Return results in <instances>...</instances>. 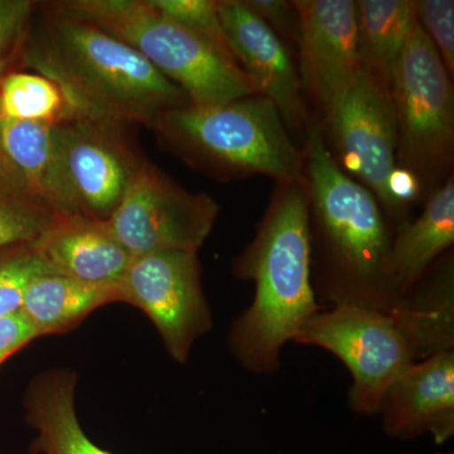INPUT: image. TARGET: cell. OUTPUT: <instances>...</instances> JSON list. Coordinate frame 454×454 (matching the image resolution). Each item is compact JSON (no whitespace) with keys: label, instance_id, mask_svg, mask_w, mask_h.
<instances>
[{"label":"cell","instance_id":"13","mask_svg":"<svg viewBox=\"0 0 454 454\" xmlns=\"http://www.w3.org/2000/svg\"><path fill=\"white\" fill-rule=\"evenodd\" d=\"M300 17L298 59L304 91L327 109L361 70L354 0H294Z\"/></svg>","mask_w":454,"mask_h":454},{"label":"cell","instance_id":"2","mask_svg":"<svg viewBox=\"0 0 454 454\" xmlns=\"http://www.w3.org/2000/svg\"><path fill=\"white\" fill-rule=\"evenodd\" d=\"M306 134L304 176L317 301L325 309L390 312L403 298L389 274L395 231L375 196L340 168L321 122H310Z\"/></svg>","mask_w":454,"mask_h":454},{"label":"cell","instance_id":"7","mask_svg":"<svg viewBox=\"0 0 454 454\" xmlns=\"http://www.w3.org/2000/svg\"><path fill=\"white\" fill-rule=\"evenodd\" d=\"M391 92L396 113V166L411 170L423 191L435 190L453 175V83L418 20L394 71Z\"/></svg>","mask_w":454,"mask_h":454},{"label":"cell","instance_id":"18","mask_svg":"<svg viewBox=\"0 0 454 454\" xmlns=\"http://www.w3.org/2000/svg\"><path fill=\"white\" fill-rule=\"evenodd\" d=\"M114 301H121L118 284H90L43 274L27 286L20 312L42 337L67 333L90 313Z\"/></svg>","mask_w":454,"mask_h":454},{"label":"cell","instance_id":"9","mask_svg":"<svg viewBox=\"0 0 454 454\" xmlns=\"http://www.w3.org/2000/svg\"><path fill=\"white\" fill-rule=\"evenodd\" d=\"M220 206L192 193L153 164L133 176L107 225L133 258L164 252L197 253L210 236Z\"/></svg>","mask_w":454,"mask_h":454},{"label":"cell","instance_id":"10","mask_svg":"<svg viewBox=\"0 0 454 454\" xmlns=\"http://www.w3.org/2000/svg\"><path fill=\"white\" fill-rule=\"evenodd\" d=\"M66 212L109 220L145 160L124 125L71 119L55 125Z\"/></svg>","mask_w":454,"mask_h":454},{"label":"cell","instance_id":"21","mask_svg":"<svg viewBox=\"0 0 454 454\" xmlns=\"http://www.w3.org/2000/svg\"><path fill=\"white\" fill-rule=\"evenodd\" d=\"M59 216L29 192L5 155L0 158V250L35 243Z\"/></svg>","mask_w":454,"mask_h":454},{"label":"cell","instance_id":"23","mask_svg":"<svg viewBox=\"0 0 454 454\" xmlns=\"http://www.w3.org/2000/svg\"><path fill=\"white\" fill-rule=\"evenodd\" d=\"M53 274L31 244L0 250V318L20 312L33 278Z\"/></svg>","mask_w":454,"mask_h":454},{"label":"cell","instance_id":"17","mask_svg":"<svg viewBox=\"0 0 454 454\" xmlns=\"http://www.w3.org/2000/svg\"><path fill=\"white\" fill-rule=\"evenodd\" d=\"M76 376L50 372L35 379L26 397L27 417L37 438L35 454H110L90 441L74 409Z\"/></svg>","mask_w":454,"mask_h":454},{"label":"cell","instance_id":"15","mask_svg":"<svg viewBox=\"0 0 454 454\" xmlns=\"http://www.w3.org/2000/svg\"><path fill=\"white\" fill-rule=\"evenodd\" d=\"M53 274L90 284H118L133 256L106 221L83 215L59 216L31 244Z\"/></svg>","mask_w":454,"mask_h":454},{"label":"cell","instance_id":"6","mask_svg":"<svg viewBox=\"0 0 454 454\" xmlns=\"http://www.w3.org/2000/svg\"><path fill=\"white\" fill-rule=\"evenodd\" d=\"M55 4L129 44L184 90L191 106H223L256 94L230 51L169 20L149 0H71Z\"/></svg>","mask_w":454,"mask_h":454},{"label":"cell","instance_id":"25","mask_svg":"<svg viewBox=\"0 0 454 454\" xmlns=\"http://www.w3.org/2000/svg\"><path fill=\"white\" fill-rule=\"evenodd\" d=\"M418 22L450 77L454 74V2L453 0H414Z\"/></svg>","mask_w":454,"mask_h":454},{"label":"cell","instance_id":"14","mask_svg":"<svg viewBox=\"0 0 454 454\" xmlns=\"http://www.w3.org/2000/svg\"><path fill=\"white\" fill-rule=\"evenodd\" d=\"M385 434L400 442L454 434V349L415 363L391 382L380 411Z\"/></svg>","mask_w":454,"mask_h":454},{"label":"cell","instance_id":"27","mask_svg":"<svg viewBox=\"0 0 454 454\" xmlns=\"http://www.w3.org/2000/svg\"><path fill=\"white\" fill-rule=\"evenodd\" d=\"M255 16L267 23L278 37L289 47L298 50L300 42V17L293 2L286 0H243Z\"/></svg>","mask_w":454,"mask_h":454},{"label":"cell","instance_id":"24","mask_svg":"<svg viewBox=\"0 0 454 454\" xmlns=\"http://www.w3.org/2000/svg\"><path fill=\"white\" fill-rule=\"evenodd\" d=\"M149 3L178 25L211 41L221 49L230 51L215 0H149Z\"/></svg>","mask_w":454,"mask_h":454},{"label":"cell","instance_id":"22","mask_svg":"<svg viewBox=\"0 0 454 454\" xmlns=\"http://www.w3.org/2000/svg\"><path fill=\"white\" fill-rule=\"evenodd\" d=\"M0 116L50 125L73 119L61 90L42 74L29 73L0 77Z\"/></svg>","mask_w":454,"mask_h":454},{"label":"cell","instance_id":"29","mask_svg":"<svg viewBox=\"0 0 454 454\" xmlns=\"http://www.w3.org/2000/svg\"><path fill=\"white\" fill-rule=\"evenodd\" d=\"M0 121H2V116H0ZM3 157H4V154H3L2 145H0V158H3Z\"/></svg>","mask_w":454,"mask_h":454},{"label":"cell","instance_id":"4","mask_svg":"<svg viewBox=\"0 0 454 454\" xmlns=\"http://www.w3.org/2000/svg\"><path fill=\"white\" fill-rule=\"evenodd\" d=\"M232 273L253 282L255 294L230 325V352L247 372L274 375L280 370L284 345L325 309L312 286L306 184H277L255 236L234 260Z\"/></svg>","mask_w":454,"mask_h":454},{"label":"cell","instance_id":"30","mask_svg":"<svg viewBox=\"0 0 454 454\" xmlns=\"http://www.w3.org/2000/svg\"><path fill=\"white\" fill-rule=\"evenodd\" d=\"M441 454H442V453H441ZM450 454H452V453H450Z\"/></svg>","mask_w":454,"mask_h":454},{"label":"cell","instance_id":"16","mask_svg":"<svg viewBox=\"0 0 454 454\" xmlns=\"http://www.w3.org/2000/svg\"><path fill=\"white\" fill-rule=\"evenodd\" d=\"M454 243L453 175L430 192L420 216L396 230L389 274L402 297L411 291Z\"/></svg>","mask_w":454,"mask_h":454},{"label":"cell","instance_id":"1","mask_svg":"<svg viewBox=\"0 0 454 454\" xmlns=\"http://www.w3.org/2000/svg\"><path fill=\"white\" fill-rule=\"evenodd\" d=\"M293 342L334 355L352 376L348 405L372 417L409 366L454 349L453 255L438 260L390 312L336 306L319 310Z\"/></svg>","mask_w":454,"mask_h":454},{"label":"cell","instance_id":"5","mask_svg":"<svg viewBox=\"0 0 454 454\" xmlns=\"http://www.w3.org/2000/svg\"><path fill=\"white\" fill-rule=\"evenodd\" d=\"M153 129L172 153L221 181L264 176L277 184H306L303 149L262 95L178 107L163 114Z\"/></svg>","mask_w":454,"mask_h":454},{"label":"cell","instance_id":"11","mask_svg":"<svg viewBox=\"0 0 454 454\" xmlns=\"http://www.w3.org/2000/svg\"><path fill=\"white\" fill-rule=\"evenodd\" d=\"M121 301L149 317L173 360L184 364L193 343L212 328L197 253L137 256L118 283Z\"/></svg>","mask_w":454,"mask_h":454},{"label":"cell","instance_id":"28","mask_svg":"<svg viewBox=\"0 0 454 454\" xmlns=\"http://www.w3.org/2000/svg\"><path fill=\"white\" fill-rule=\"evenodd\" d=\"M37 339V333L22 313L17 312L0 318V365L12 355Z\"/></svg>","mask_w":454,"mask_h":454},{"label":"cell","instance_id":"20","mask_svg":"<svg viewBox=\"0 0 454 454\" xmlns=\"http://www.w3.org/2000/svg\"><path fill=\"white\" fill-rule=\"evenodd\" d=\"M355 5L361 68L391 85L394 71L417 20L414 0H357Z\"/></svg>","mask_w":454,"mask_h":454},{"label":"cell","instance_id":"12","mask_svg":"<svg viewBox=\"0 0 454 454\" xmlns=\"http://www.w3.org/2000/svg\"><path fill=\"white\" fill-rule=\"evenodd\" d=\"M217 9L230 52L256 94L273 103L288 130L307 131L312 121L292 51L243 0H219Z\"/></svg>","mask_w":454,"mask_h":454},{"label":"cell","instance_id":"26","mask_svg":"<svg viewBox=\"0 0 454 454\" xmlns=\"http://www.w3.org/2000/svg\"><path fill=\"white\" fill-rule=\"evenodd\" d=\"M33 9L35 3L29 0H0V74L20 50Z\"/></svg>","mask_w":454,"mask_h":454},{"label":"cell","instance_id":"8","mask_svg":"<svg viewBox=\"0 0 454 454\" xmlns=\"http://www.w3.org/2000/svg\"><path fill=\"white\" fill-rule=\"evenodd\" d=\"M324 113L322 130L334 160L346 175L358 179L375 196L396 231L399 215L387 187L396 166L397 148L390 83L361 68L349 88Z\"/></svg>","mask_w":454,"mask_h":454},{"label":"cell","instance_id":"19","mask_svg":"<svg viewBox=\"0 0 454 454\" xmlns=\"http://www.w3.org/2000/svg\"><path fill=\"white\" fill-rule=\"evenodd\" d=\"M0 145L33 196L59 216H67L59 176L55 125L0 121Z\"/></svg>","mask_w":454,"mask_h":454},{"label":"cell","instance_id":"3","mask_svg":"<svg viewBox=\"0 0 454 454\" xmlns=\"http://www.w3.org/2000/svg\"><path fill=\"white\" fill-rule=\"evenodd\" d=\"M20 53L61 90L73 119L154 128L163 114L191 106L184 90L129 44L56 4L31 20Z\"/></svg>","mask_w":454,"mask_h":454}]
</instances>
